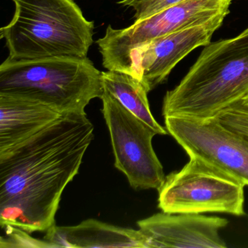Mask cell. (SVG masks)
I'll list each match as a JSON object with an SVG mask.
<instances>
[{"mask_svg":"<svg viewBox=\"0 0 248 248\" xmlns=\"http://www.w3.org/2000/svg\"><path fill=\"white\" fill-rule=\"evenodd\" d=\"M15 13L0 30L8 59L88 58L93 43L94 22L74 0H13Z\"/></svg>","mask_w":248,"mask_h":248,"instance_id":"3957f363","label":"cell"},{"mask_svg":"<svg viewBox=\"0 0 248 248\" xmlns=\"http://www.w3.org/2000/svg\"><path fill=\"white\" fill-rule=\"evenodd\" d=\"M85 114H63L0 156V225L47 232L66 186L78 175L94 138Z\"/></svg>","mask_w":248,"mask_h":248,"instance_id":"6da1fadb","label":"cell"},{"mask_svg":"<svg viewBox=\"0 0 248 248\" xmlns=\"http://www.w3.org/2000/svg\"><path fill=\"white\" fill-rule=\"evenodd\" d=\"M217 117L225 127L248 140V109L236 103L222 111Z\"/></svg>","mask_w":248,"mask_h":248,"instance_id":"9a60e30c","label":"cell"},{"mask_svg":"<svg viewBox=\"0 0 248 248\" xmlns=\"http://www.w3.org/2000/svg\"><path fill=\"white\" fill-rule=\"evenodd\" d=\"M229 220L217 216L162 213L137 222L151 248H227L220 232Z\"/></svg>","mask_w":248,"mask_h":248,"instance_id":"30bf717a","label":"cell"},{"mask_svg":"<svg viewBox=\"0 0 248 248\" xmlns=\"http://www.w3.org/2000/svg\"><path fill=\"white\" fill-rule=\"evenodd\" d=\"M248 94V28L205 46L180 83L165 94L162 115L212 118Z\"/></svg>","mask_w":248,"mask_h":248,"instance_id":"7a4b0ae2","label":"cell"},{"mask_svg":"<svg viewBox=\"0 0 248 248\" xmlns=\"http://www.w3.org/2000/svg\"><path fill=\"white\" fill-rule=\"evenodd\" d=\"M165 128L188 156L200 158L248 186V140L221 124L217 117L168 116Z\"/></svg>","mask_w":248,"mask_h":248,"instance_id":"ba28073f","label":"cell"},{"mask_svg":"<svg viewBox=\"0 0 248 248\" xmlns=\"http://www.w3.org/2000/svg\"><path fill=\"white\" fill-rule=\"evenodd\" d=\"M189 158L180 170L165 176L158 189V207L172 214L245 216V185L200 158Z\"/></svg>","mask_w":248,"mask_h":248,"instance_id":"5b68a950","label":"cell"},{"mask_svg":"<svg viewBox=\"0 0 248 248\" xmlns=\"http://www.w3.org/2000/svg\"><path fill=\"white\" fill-rule=\"evenodd\" d=\"M7 237H1V248H54L46 240H39L30 236V233L14 226L5 227Z\"/></svg>","mask_w":248,"mask_h":248,"instance_id":"2e32d148","label":"cell"},{"mask_svg":"<svg viewBox=\"0 0 248 248\" xmlns=\"http://www.w3.org/2000/svg\"><path fill=\"white\" fill-rule=\"evenodd\" d=\"M232 0H184L127 28L107 27L96 44L108 71L128 73L133 52L155 39L229 14Z\"/></svg>","mask_w":248,"mask_h":248,"instance_id":"8992f818","label":"cell"},{"mask_svg":"<svg viewBox=\"0 0 248 248\" xmlns=\"http://www.w3.org/2000/svg\"><path fill=\"white\" fill-rule=\"evenodd\" d=\"M62 115L40 101L0 94V156L9 153Z\"/></svg>","mask_w":248,"mask_h":248,"instance_id":"8fae6325","label":"cell"},{"mask_svg":"<svg viewBox=\"0 0 248 248\" xmlns=\"http://www.w3.org/2000/svg\"><path fill=\"white\" fill-rule=\"evenodd\" d=\"M235 104H236V103H235ZM236 104H239L240 107H243V108H246V109H248V94L245 98H242L241 101L236 102Z\"/></svg>","mask_w":248,"mask_h":248,"instance_id":"e0dca14e","label":"cell"},{"mask_svg":"<svg viewBox=\"0 0 248 248\" xmlns=\"http://www.w3.org/2000/svg\"><path fill=\"white\" fill-rule=\"evenodd\" d=\"M226 16L191 26L152 40L133 52L128 75L141 82L148 93L164 83L171 71L192 50L210 44Z\"/></svg>","mask_w":248,"mask_h":248,"instance_id":"9c48e42d","label":"cell"},{"mask_svg":"<svg viewBox=\"0 0 248 248\" xmlns=\"http://www.w3.org/2000/svg\"><path fill=\"white\" fill-rule=\"evenodd\" d=\"M103 88L114 95L133 114L144 122L157 135H168L152 115L146 91L141 82L128 74L118 71L102 72Z\"/></svg>","mask_w":248,"mask_h":248,"instance_id":"4fadbf2b","label":"cell"},{"mask_svg":"<svg viewBox=\"0 0 248 248\" xmlns=\"http://www.w3.org/2000/svg\"><path fill=\"white\" fill-rule=\"evenodd\" d=\"M184 0H121L119 5L133 8L136 21L146 19Z\"/></svg>","mask_w":248,"mask_h":248,"instance_id":"5bb4252c","label":"cell"},{"mask_svg":"<svg viewBox=\"0 0 248 248\" xmlns=\"http://www.w3.org/2000/svg\"><path fill=\"white\" fill-rule=\"evenodd\" d=\"M102 72L87 59H7L0 66V94L43 103L62 114H85L94 98H101Z\"/></svg>","mask_w":248,"mask_h":248,"instance_id":"277c9868","label":"cell"},{"mask_svg":"<svg viewBox=\"0 0 248 248\" xmlns=\"http://www.w3.org/2000/svg\"><path fill=\"white\" fill-rule=\"evenodd\" d=\"M45 240L54 248H151L140 230L118 227L94 219L73 226H57L47 231Z\"/></svg>","mask_w":248,"mask_h":248,"instance_id":"7c38bea8","label":"cell"},{"mask_svg":"<svg viewBox=\"0 0 248 248\" xmlns=\"http://www.w3.org/2000/svg\"><path fill=\"white\" fill-rule=\"evenodd\" d=\"M101 99L116 168L126 175L134 189H159L165 175L152 145L156 132L106 90Z\"/></svg>","mask_w":248,"mask_h":248,"instance_id":"52a82bcc","label":"cell"}]
</instances>
